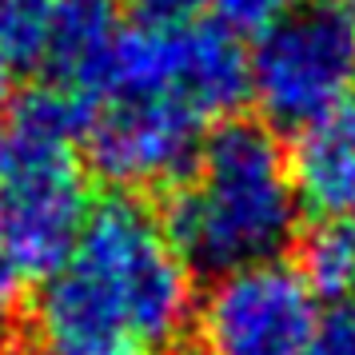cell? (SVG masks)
Listing matches in <instances>:
<instances>
[{
    "mask_svg": "<svg viewBox=\"0 0 355 355\" xmlns=\"http://www.w3.org/2000/svg\"><path fill=\"white\" fill-rule=\"evenodd\" d=\"M0 172H4V132H0Z\"/></svg>",
    "mask_w": 355,
    "mask_h": 355,
    "instance_id": "ac0fdd59",
    "label": "cell"
},
{
    "mask_svg": "<svg viewBox=\"0 0 355 355\" xmlns=\"http://www.w3.org/2000/svg\"><path fill=\"white\" fill-rule=\"evenodd\" d=\"M300 211L275 132L232 116L204 136L192 172L168 192L160 227L188 272L220 279L279 259L295 240Z\"/></svg>",
    "mask_w": 355,
    "mask_h": 355,
    "instance_id": "7a4b0ae2",
    "label": "cell"
},
{
    "mask_svg": "<svg viewBox=\"0 0 355 355\" xmlns=\"http://www.w3.org/2000/svg\"><path fill=\"white\" fill-rule=\"evenodd\" d=\"M92 211L76 148L4 136L0 172V252L20 275L49 279L64 268Z\"/></svg>",
    "mask_w": 355,
    "mask_h": 355,
    "instance_id": "277c9868",
    "label": "cell"
},
{
    "mask_svg": "<svg viewBox=\"0 0 355 355\" xmlns=\"http://www.w3.org/2000/svg\"><path fill=\"white\" fill-rule=\"evenodd\" d=\"M204 136L208 120L180 96H128L96 104L84 148L100 180L132 192L188 176Z\"/></svg>",
    "mask_w": 355,
    "mask_h": 355,
    "instance_id": "8992f818",
    "label": "cell"
},
{
    "mask_svg": "<svg viewBox=\"0 0 355 355\" xmlns=\"http://www.w3.org/2000/svg\"><path fill=\"white\" fill-rule=\"evenodd\" d=\"M96 104L68 88V84H36L12 108V140H28V144H56V148H76L88 136Z\"/></svg>",
    "mask_w": 355,
    "mask_h": 355,
    "instance_id": "9c48e42d",
    "label": "cell"
},
{
    "mask_svg": "<svg viewBox=\"0 0 355 355\" xmlns=\"http://www.w3.org/2000/svg\"><path fill=\"white\" fill-rule=\"evenodd\" d=\"M268 128H307L355 96V20L331 0L295 4L248 56Z\"/></svg>",
    "mask_w": 355,
    "mask_h": 355,
    "instance_id": "3957f363",
    "label": "cell"
},
{
    "mask_svg": "<svg viewBox=\"0 0 355 355\" xmlns=\"http://www.w3.org/2000/svg\"><path fill=\"white\" fill-rule=\"evenodd\" d=\"M20 279H24V275L12 268V259L0 252V320H4V315L12 311V304L20 300Z\"/></svg>",
    "mask_w": 355,
    "mask_h": 355,
    "instance_id": "9a60e30c",
    "label": "cell"
},
{
    "mask_svg": "<svg viewBox=\"0 0 355 355\" xmlns=\"http://www.w3.org/2000/svg\"><path fill=\"white\" fill-rule=\"evenodd\" d=\"M49 0H0V100L44 56Z\"/></svg>",
    "mask_w": 355,
    "mask_h": 355,
    "instance_id": "8fae6325",
    "label": "cell"
},
{
    "mask_svg": "<svg viewBox=\"0 0 355 355\" xmlns=\"http://www.w3.org/2000/svg\"><path fill=\"white\" fill-rule=\"evenodd\" d=\"M304 355H355V304H336L320 315Z\"/></svg>",
    "mask_w": 355,
    "mask_h": 355,
    "instance_id": "4fadbf2b",
    "label": "cell"
},
{
    "mask_svg": "<svg viewBox=\"0 0 355 355\" xmlns=\"http://www.w3.org/2000/svg\"><path fill=\"white\" fill-rule=\"evenodd\" d=\"M0 355H8V336H4V327H0Z\"/></svg>",
    "mask_w": 355,
    "mask_h": 355,
    "instance_id": "e0dca14e",
    "label": "cell"
},
{
    "mask_svg": "<svg viewBox=\"0 0 355 355\" xmlns=\"http://www.w3.org/2000/svg\"><path fill=\"white\" fill-rule=\"evenodd\" d=\"M128 4L144 20L164 24V20H184L188 12H196V8H200V4H208V0H128Z\"/></svg>",
    "mask_w": 355,
    "mask_h": 355,
    "instance_id": "5bb4252c",
    "label": "cell"
},
{
    "mask_svg": "<svg viewBox=\"0 0 355 355\" xmlns=\"http://www.w3.org/2000/svg\"><path fill=\"white\" fill-rule=\"evenodd\" d=\"M208 4L216 12V24L236 40H243V36L259 40L295 8V0H208Z\"/></svg>",
    "mask_w": 355,
    "mask_h": 355,
    "instance_id": "7c38bea8",
    "label": "cell"
},
{
    "mask_svg": "<svg viewBox=\"0 0 355 355\" xmlns=\"http://www.w3.org/2000/svg\"><path fill=\"white\" fill-rule=\"evenodd\" d=\"M315 291L284 259L220 275L200 304L204 355H304L315 331Z\"/></svg>",
    "mask_w": 355,
    "mask_h": 355,
    "instance_id": "5b68a950",
    "label": "cell"
},
{
    "mask_svg": "<svg viewBox=\"0 0 355 355\" xmlns=\"http://www.w3.org/2000/svg\"><path fill=\"white\" fill-rule=\"evenodd\" d=\"M36 336L49 355H148L192 323V272L160 216L128 192L92 204L64 268L36 291Z\"/></svg>",
    "mask_w": 355,
    "mask_h": 355,
    "instance_id": "6da1fadb",
    "label": "cell"
},
{
    "mask_svg": "<svg viewBox=\"0 0 355 355\" xmlns=\"http://www.w3.org/2000/svg\"><path fill=\"white\" fill-rule=\"evenodd\" d=\"M300 208L327 220H355V104L295 132L288 156Z\"/></svg>",
    "mask_w": 355,
    "mask_h": 355,
    "instance_id": "52a82bcc",
    "label": "cell"
},
{
    "mask_svg": "<svg viewBox=\"0 0 355 355\" xmlns=\"http://www.w3.org/2000/svg\"><path fill=\"white\" fill-rule=\"evenodd\" d=\"M331 4H336V8H343V12L355 20V0H331Z\"/></svg>",
    "mask_w": 355,
    "mask_h": 355,
    "instance_id": "2e32d148",
    "label": "cell"
},
{
    "mask_svg": "<svg viewBox=\"0 0 355 355\" xmlns=\"http://www.w3.org/2000/svg\"><path fill=\"white\" fill-rule=\"evenodd\" d=\"M300 275L315 295L347 304L355 291V220H327L304 240Z\"/></svg>",
    "mask_w": 355,
    "mask_h": 355,
    "instance_id": "30bf717a",
    "label": "cell"
},
{
    "mask_svg": "<svg viewBox=\"0 0 355 355\" xmlns=\"http://www.w3.org/2000/svg\"><path fill=\"white\" fill-rule=\"evenodd\" d=\"M120 33L124 28L116 0H49L40 64L52 72L56 84H68L92 100V84L104 60L112 56Z\"/></svg>",
    "mask_w": 355,
    "mask_h": 355,
    "instance_id": "ba28073f",
    "label": "cell"
}]
</instances>
